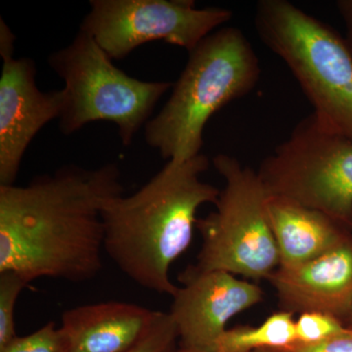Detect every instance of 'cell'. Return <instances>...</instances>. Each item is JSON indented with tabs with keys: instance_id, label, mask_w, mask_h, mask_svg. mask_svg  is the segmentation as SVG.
I'll return each mask as SVG.
<instances>
[{
	"instance_id": "20",
	"label": "cell",
	"mask_w": 352,
	"mask_h": 352,
	"mask_svg": "<svg viewBox=\"0 0 352 352\" xmlns=\"http://www.w3.org/2000/svg\"><path fill=\"white\" fill-rule=\"evenodd\" d=\"M336 6L346 25L344 39L352 53V0H339Z\"/></svg>"
},
{
	"instance_id": "16",
	"label": "cell",
	"mask_w": 352,
	"mask_h": 352,
	"mask_svg": "<svg viewBox=\"0 0 352 352\" xmlns=\"http://www.w3.org/2000/svg\"><path fill=\"white\" fill-rule=\"evenodd\" d=\"M69 340L63 329L50 322L30 335L17 336L1 347L0 352H69Z\"/></svg>"
},
{
	"instance_id": "9",
	"label": "cell",
	"mask_w": 352,
	"mask_h": 352,
	"mask_svg": "<svg viewBox=\"0 0 352 352\" xmlns=\"http://www.w3.org/2000/svg\"><path fill=\"white\" fill-rule=\"evenodd\" d=\"M15 36L0 21V186L15 184L25 150L48 122L63 113V89L43 92L30 58H14Z\"/></svg>"
},
{
	"instance_id": "13",
	"label": "cell",
	"mask_w": 352,
	"mask_h": 352,
	"mask_svg": "<svg viewBox=\"0 0 352 352\" xmlns=\"http://www.w3.org/2000/svg\"><path fill=\"white\" fill-rule=\"evenodd\" d=\"M267 215L284 270L318 258L351 232L327 214L281 197L270 196Z\"/></svg>"
},
{
	"instance_id": "14",
	"label": "cell",
	"mask_w": 352,
	"mask_h": 352,
	"mask_svg": "<svg viewBox=\"0 0 352 352\" xmlns=\"http://www.w3.org/2000/svg\"><path fill=\"white\" fill-rule=\"evenodd\" d=\"M296 342L294 314L281 310L271 314L256 327L238 326L227 329L217 340L214 352H254L288 346Z\"/></svg>"
},
{
	"instance_id": "3",
	"label": "cell",
	"mask_w": 352,
	"mask_h": 352,
	"mask_svg": "<svg viewBox=\"0 0 352 352\" xmlns=\"http://www.w3.org/2000/svg\"><path fill=\"white\" fill-rule=\"evenodd\" d=\"M261 74L258 55L242 30L220 28L189 52L170 99L146 124V142L168 161L198 156L210 118L252 92Z\"/></svg>"
},
{
	"instance_id": "12",
	"label": "cell",
	"mask_w": 352,
	"mask_h": 352,
	"mask_svg": "<svg viewBox=\"0 0 352 352\" xmlns=\"http://www.w3.org/2000/svg\"><path fill=\"white\" fill-rule=\"evenodd\" d=\"M157 314L135 303H90L66 310L61 328L69 352H127L144 337Z\"/></svg>"
},
{
	"instance_id": "11",
	"label": "cell",
	"mask_w": 352,
	"mask_h": 352,
	"mask_svg": "<svg viewBox=\"0 0 352 352\" xmlns=\"http://www.w3.org/2000/svg\"><path fill=\"white\" fill-rule=\"evenodd\" d=\"M267 281L284 311L323 312L344 322L352 309V233L318 258L278 267Z\"/></svg>"
},
{
	"instance_id": "15",
	"label": "cell",
	"mask_w": 352,
	"mask_h": 352,
	"mask_svg": "<svg viewBox=\"0 0 352 352\" xmlns=\"http://www.w3.org/2000/svg\"><path fill=\"white\" fill-rule=\"evenodd\" d=\"M28 285L17 273L0 272V349L18 336L15 328L16 303Z\"/></svg>"
},
{
	"instance_id": "5",
	"label": "cell",
	"mask_w": 352,
	"mask_h": 352,
	"mask_svg": "<svg viewBox=\"0 0 352 352\" xmlns=\"http://www.w3.org/2000/svg\"><path fill=\"white\" fill-rule=\"evenodd\" d=\"M212 163L226 186L220 190L214 212L197 221L203 243L194 266L245 280H268L280 265L267 215L270 195L258 171L236 157L219 154Z\"/></svg>"
},
{
	"instance_id": "10",
	"label": "cell",
	"mask_w": 352,
	"mask_h": 352,
	"mask_svg": "<svg viewBox=\"0 0 352 352\" xmlns=\"http://www.w3.org/2000/svg\"><path fill=\"white\" fill-rule=\"evenodd\" d=\"M170 314L180 349L214 352L234 316L258 305L264 293L249 280L226 271H201L189 265L179 275Z\"/></svg>"
},
{
	"instance_id": "2",
	"label": "cell",
	"mask_w": 352,
	"mask_h": 352,
	"mask_svg": "<svg viewBox=\"0 0 352 352\" xmlns=\"http://www.w3.org/2000/svg\"><path fill=\"white\" fill-rule=\"evenodd\" d=\"M208 166L203 154L168 161L135 193L115 197L104 208V252L143 289L171 296L177 291L171 265L193 241L199 208L214 205L220 194L201 179Z\"/></svg>"
},
{
	"instance_id": "4",
	"label": "cell",
	"mask_w": 352,
	"mask_h": 352,
	"mask_svg": "<svg viewBox=\"0 0 352 352\" xmlns=\"http://www.w3.org/2000/svg\"><path fill=\"white\" fill-rule=\"evenodd\" d=\"M259 38L281 58L331 131L352 141V53L344 36L288 0H261Z\"/></svg>"
},
{
	"instance_id": "17",
	"label": "cell",
	"mask_w": 352,
	"mask_h": 352,
	"mask_svg": "<svg viewBox=\"0 0 352 352\" xmlns=\"http://www.w3.org/2000/svg\"><path fill=\"white\" fill-rule=\"evenodd\" d=\"M346 326L332 315L323 312H303L296 320V342L317 344L342 332Z\"/></svg>"
},
{
	"instance_id": "21",
	"label": "cell",
	"mask_w": 352,
	"mask_h": 352,
	"mask_svg": "<svg viewBox=\"0 0 352 352\" xmlns=\"http://www.w3.org/2000/svg\"><path fill=\"white\" fill-rule=\"evenodd\" d=\"M344 323L346 327L352 328V309L351 311L349 312V316L346 317V319L344 320Z\"/></svg>"
},
{
	"instance_id": "6",
	"label": "cell",
	"mask_w": 352,
	"mask_h": 352,
	"mask_svg": "<svg viewBox=\"0 0 352 352\" xmlns=\"http://www.w3.org/2000/svg\"><path fill=\"white\" fill-rule=\"evenodd\" d=\"M64 80L65 105L60 129L66 135L94 122H110L129 146L152 115L160 99L173 85L143 82L118 69L89 34L80 32L63 50L48 59Z\"/></svg>"
},
{
	"instance_id": "18",
	"label": "cell",
	"mask_w": 352,
	"mask_h": 352,
	"mask_svg": "<svg viewBox=\"0 0 352 352\" xmlns=\"http://www.w3.org/2000/svg\"><path fill=\"white\" fill-rule=\"evenodd\" d=\"M127 352H180L177 329L170 314L159 311L144 337Z\"/></svg>"
},
{
	"instance_id": "22",
	"label": "cell",
	"mask_w": 352,
	"mask_h": 352,
	"mask_svg": "<svg viewBox=\"0 0 352 352\" xmlns=\"http://www.w3.org/2000/svg\"><path fill=\"white\" fill-rule=\"evenodd\" d=\"M180 352H207V351H197V349H180Z\"/></svg>"
},
{
	"instance_id": "19",
	"label": "cell",
	"mask_w": 352,
	"mask_h": 352,
	"mask_svg": "<svg viewBox=\"0 0 352 352\" xmlns=\"http://www.w3.org/2000/svg\"><path fill=\"white\" fill-rule=\"evenodd\" d=\"M254 352H352V328L346 327L338 335L317 344L296 342L288 346L259 349Z\"/></svg>"
},
{
	"instance_id": "7",
	"label": "cell",
	"mask_w": 352,
	"mask_h": 352,
	"mask_svg": "<svg viewBox=\"0 0 352 352\" xmlns=\"http://www.w3.org/2000/svg\"><path fill=\"white\" fill-rule=\"evenodd\" d=\"M256 171L268 195L319 210L352 230V141L314 113L296 124Z\"/></svg>"
},
{
	"instance_id": "1",
	"label": "cell",
	"mask_w": 352,
	"mask_h": 352,
	"mask_svg": "<svg viewBox=\"0 0 352 352\" xmlns=\"http://www.w3.org/2000/svg\"><path fill=\"white\" fill-rule=\"evenodd\" d=\"M124 194L119 168L76 166L0 186V272L82 283L103 267V210Z\"/></svg>"
},
{
	"instance_id": "8",
	"label": "cell",
	"mask_w": 352,
	"mask_h": 352,
	"mask_svg": "<svg viewBox=\"0 0 352 352\" xmlns=\"http://www.w3.org/2000/svg\"><path fill=\"white\" fill-rule=\"evenodd\" d=\"M232 17L229 9L197 8L193 0H91L80 32L111 59L120 60L155 41L191 52Z\"/></svg>"
}]
</instances>
